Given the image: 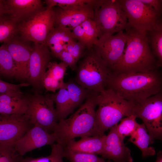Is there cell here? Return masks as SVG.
<instances>
[{
	"mask_svg": "<svg viewBox=\"0 0 162 162\" xmlns=\"http://www.w3.org/2000/svg\"><path fill=\"white\" fill-rule=\"evenodd\" d=\"M106 88H110L124 99L137 104L162 91V74L158 69L130 74L111 71Z\"/></svg>",
	"mask_w": 162,
	"mask_h": 162,
	"instance_id": "6da1fadb",
	"label": "cell"
},
{
	"mask_svg": "<svg viewBox=\"0 0 162 162\" xmlns=\"http://www.w3.org/2000/svg\"><path fill=\"white\" fill-rule=\"evenodd\" d=\"M99 93L93 91L69 118L58 121L52 133L56 142L63 148L75 138L99 136L104 134L98 125L95 115Z\"/></svg>",
	"mask_w": 162,
	"mask_h": 162,
	"instance_id": "7a4b0ae2",
	"label": "cell"
},
{
	"mask_svg": "<svg viewBox=\"0 0 162 162\" xmlns=\"http://www.w3.org/2000/svg\"><path fill=\"white\" fill-rule=\"evenodd\" d=\"M127 41L120 61L110 69L116 73L146 72L159 68L149 44L147 32L128 24L125 29Z\"/></svg>",
	"mask_w": 162,
	"mask_h": 162,
	"instance_id": "3957f363",
	"label": "cell"
},
{
	"mask_svg": "<svg viewBox=\"0 0 162 162\" xmlns=\"http://www.w3.org/2000/svg\"><path fill=\"white\" fill-rule=\"evenodd\" d=\"M79 62L75 81L84 88L100 92L106 87L111 70L95 45L86 49Z\"/></svg>",
	"mask_w": 162,
	"mask_h": 162,
	"instance_id": "277c9868",
	"label": "cell"
},
{
	"mask_svg": "<svg viewBox=\"0 0 162 162\" xmlns=\"http://www.w3.org/2000/svg\"><path fill=\"white\" fill-rule=\"evenodd\" d=\"M136 104L124 99L112 89L105 88L99 93L97 98L98 108L95 115L99 128L104 133L124 117L135 115Z\"/></svg>",
	"mask_w": 162,
	"mask_h": 162,
	"instance_id": "5b68a950",
	"label": "cell"
},
{
	"mask_svg": "<svg viewBox=\"0 0 162 162\" xmlns=\"http://www.w3.org/2000/svg\"><path fill=\"white\" fill-rule=\"evenodd\" d=\"M27 96L25 114L34 125L52 133L58 122L54 102L50 95L36 93Z\"/></svg>",
	"mask_w": 162,
	"mask_h": 162,
	"instance_id": "8992f818",
	"label": "cell"
},
{
	"mask_svg": "<svg viewBox=\"0 0 162 162\" xmlns=\"http://www.w3.org/2000/svg\"><path fill=\"white\" fill-rule=\"evenodd\" d=\"M93 20L96 24L99 37L123 31L128 25L126 15L118 0H104L94 10Z\"/></svg>",
	"mask_w": 162,
	"mask_h": 162,
	"instance_id": "52a82bcc",
	"label": "cell"
},
{
	"mask_svg": "<svg viewBox=\"0 0 162 162\" xmlns=\"http://www.w3.org/2000/svg\"><path fill=\"white\" fill-rule=\"evenodd\" d=\"M125 13L128 24L148 32L162 27L161 14L140 0H118Z\"/></svg>",
	"mask_w": 162,
	"mask_h": 162,
	"instance_id": "ba28073f",
	"label": "cell"
},
{
	"mask_svg": "<svg viewBox=\"0 0 162 162\" xmlns=\"http://www.w3.org/2000/svg\"><path fill=\"white\" fill-rule=\"evenodd\" d=\"M55 20L53 8H46L29 20L19 23L18 33L24 41H32L46 45L47 36L54 27Z\"/></svg>",
	"mask_w": 162,
	"mask_h": 162,
	"instance_id": "9c48e42d",
	"label": "cell"
},
{
	"mask_svg": "<svg viewBox=\"0 0 162 162\" xmlns=\"http://www.w3.org/2000/svg\"><path fill=\"white\" fill-rule=\"evenodd\" d=\"M135 115L143 122L151 144L162 138V91L137 104Z\"/></svg>",
	"mask_w": 162,
	"mask_h": 162,
	"instance_id": "30bf717a",
	"label": "cell"
},
{
	"mask_svg": "<svg viewBox=\"0 0 162 162\" xmlns=\"http://www.w3.org/2000/svg\"><path fill=\"white\" fill-rule=\"evenodd\" d=\"M99 6L92 4L53 8L55 15L54 26L67 27L71 30L88 19H93L94 11Z\"/></svg>",
	"mask_w": 162,
	"mask_h": 162,
	"instance_id": "8fae6325",
	"label": "cell"
},
{
	"mask_svg": "<svg viewBox=\"0 0 162 162\" xmlns=\"http://www.w3.org/2000/svg\"><path fill=\"white\" fill-rule=\"evenodd\" d=\"M29 64V76L27 80L35 88L44 87L43 77L52 56L46 45L34 43Z\"/></svg>",
	"mask_w": 162,
	"mask_h": 162,
	"instance_id": "7c38bea8",
	"label": "cell"
},
{
	"mask_svg": "<svg viewBox=\"0 0 162 162\" xmlns=\"http://www.w3.org/2000/svg\"><path fill=\"white\" fill-rule=\"evenodd\" d=\"M1 115L0 142L13 145L34 126L25 114Z\"/></svg>",
	"mask_w": 162,
	"mask_h": 162,
	"instance_id": "4fadbf2b",
	"label": "cell"
},
{
	"mask_svg": "<svg viewBox=\"0 0 162 162\" xmlns=\"http://www.w3.org/2000/svg\"><path fill=\"white\" fill-rule=\"evenodd\" d=\"M127 41L123 31L115 35H104L100 37L96 45L103 60L110 68L117 64L123 56Z\"/></svg>",
	"mask_w": 162,
	"mask_h": 162,
	"instance_id": "5bb4252c",
	"label": "cell"
},
{
	"mask_svg": "<svg viewBox=\"0 0 162 162\" xmlns=\"http://www.w3.org/2000/svg\"><path fill=\"white\" fill-rule=\"evenodd\" d=\"M6 45L15 63L16 70L15 78L27 80L29 76V64L32 46L15 36L7 42Z\"/></svg>",
	"mask_w": 162,
	"mask_h": 162,
	"instance_id": "9a60e30c",
	"label": "cell"
},
{
	"mask_svg": "<svg viewBox=\"0 0 162 162\" xmlns=\"http://www.w3.org/2000/svg\"><path fill=\"white\" fill-rule=\"evenodd\" d=\"M56 141L53 133H50L42 128L34 125L13 146L16 152L22 156L34 149L47 145L51 146Z\"/></svg>",
	"mask_w": 162,
	"mask_h": 162,
	"instance_id": "2e32d148",
	"label": "cell"
},
{
	"mask_svg": "<svg viewBox=\"0 0 162 162\" xmlns=\"http://www.w3.org/2000/svg\"><path fill=\"white\" fill-rule=\"evenodd\" d=\"M4 2L7 14L17 24L46 9L40 0H5Z\"/></svg>",
	"mask_w": 162,
	"mask_h": 162,
	"instance_id": "e0dca14e",
	"label": "cell"
},
{
	"mask_svg": "<svg viewBox=\"0 0 162 162\" xmlns=\"http://www.w3.org/2000/svg\"><path fill=\"white\" fill-rule=\"evenodd\" d=\"M117 125L110 129L100 155L102 158L112 160L114 162H133L130 150L125 146L124 140L117 132Z\"/></svg>",
	"mask_w": 162,
	"mask_h": 162,
	"instance_id": "ac0fdd59",
	"label": "cell"
},
{
	"mask_svg": "<svg viewBox=\"0 0 162 162\" xmlns=\"http://www.w3.org/2000/svg\"><path fill=\"white\" fill-rule=\"evenodd\" d=\"M106 135L81 137L79 140H73L68 143L64 149L80 153L100 155L103 149Z\"/></svg>",
	"mask_w": 162,
	"mask_h": 162,
	"instance_id": "d6986e66",
	"label": "cell"
},
{
	"mask_svg": "<svg viewBox=\"0 0 162 162\" xmlns=\"http://www.w3.org/2000/svg\"><path fill=\"white\" fill-rule=\"evenodd\" d=\"M74 40L70 28L54 26L47 36L46 45L50 50L52 57L57 58L63 50V45Z\"/></svg>",
	"mask_w": 162,
	"mask_h": 162,
	"instance_id": "ffe728a7",
	"label": "cell"
},
{
	"mask_svg": "<svg viewBox=\"0 0 162 162\" xmlns=\"http://www.w3.org/2000/svg\"><path fill=\"white\" fill-rule=\"evenodd\" d=\"M128 141L133 143L140 149L143 158L153 156L156 154L155 148L149 146L151 144L150 136L143 123H137L136 130L130 136Z\"/></svg>",
	"mask_w": 162,
	"mask_h": 162,
	"instance_id": "44dd1931",
	"label": "cell"
},
{
	"mask_svg": "<svg viewBox=\"0 0 162 162\" xmlns=\"http://www.w3.org/2000/svg\"><path fill=\"white\" fill-rule=\"evenodd\" d=\"M50 95L56 104L58 121L66 118L72 114L69 95L65 82L57 93Z\"/></svg>",
	"mask_w": 162,
	"mask_h": 162,
	"instance_id": "7402d4cb",
	"label": "cell"
},
{
	"mask_svg": "<svg viewBox=\"0 0 162 162\" xmlns=\"http://www.w3.org/2000/svg\"><path fill=\"white\" fill-rule=\"evenodd\" d=\"M65 83L68 92L70 110L73 113L77 107L82 105L83 101L86 100L93 91L83 88L72 79Z\"/></svg>",
	"mask_w": 162,
	"mask_h": 162,
	"instance_id": "603a6c76",
	"label": "cell"
},
{
	"mask_svg": "<svg viewBox=\"0 0 162 162\" xmlns=\"http://www.w3.org/2000/svg\"><path fill=\"white\" fill-rule=\"evenodd\" d=\"M16 66L4 44L0 46V76L7 78L15 77Z\"/></svg>",
	"mask_w": 162,
	"mask_h": 162,
	"instance_id": "cb8c5ba5",
	"label": "cell"
},
{
	"mask_svg": "<svg viewBox=\"0 0 162 162\" xmlns=\"http://www.w3.org/2000/svg\"><path fill=\"white\" fill-rule=\"evenodd\" d=\"M152 52L157 59L159 68L162 65V27L147 32Z\"/></svg>",
	"mask_w": 162,
	"mask_h": 162,
	"instance_id": "d4e9b609",
	"label": "cell"
},
{
	"mask_svg": "<svg viewBox=\"0 0 162 162\" xmlns=\"http://www.w3.org/2000/svg\"><path fill=\"white\" fill-rule=\"evenodd\" d=\"M17 25L7 14L0 16V43H5L16 35Z\"/></svg>",
	"mask_w": 162,
	"mask_h": 162,
	"instance_id": "484cf974",
	"label": "cell"
},
{
	"mask_svg": "<svg viewBox=\"0 0 162 162\" xmlns=\"http://www.w3.org/2000/svg\"><path fill=\"white\" fill-rule=\"evenodd\" d=\"M83 29L86 42V49H89L96 45L99 37L96 24L91 19L86 20L81 24Z\"/></svg>",
	"mask_w": 162,
	"mask_h": 162,
	"instance_id": "4316f807",
	"label": "cell"
},
{
	"mask_svg": "<svg viewBox=\"0 0 162 162\" xmlns=\"http://www.w3.org/2000/svg\"><path fill=\"white\" fill-rule=\"evenodd\" d=\"M51 146V152L48 156L38 158L27 157L24 158L23 162H64L63 147L58 143Z\"/></svg>",
	"mask_w": 162,
	"mask_h": 162,
	"instance_id": "83f0119b",
	"label": "cell"
},
{
	"mask_svg": "<svg viewBox=\"0 0 162 162\" xmlns=\"http://www.w3.org/2000/svg\"><path fill=\"white\" fill-rule=\"evenodd\" d=\"M135 115H133L123 118L119 124L116 127V130L119 135L123 140L130 136L136 130L138 123Z\"/></svg>",
	"mask_w": 162,
	"mask_h": 162,
	"instance_id": "f1b7e54d",
	"label": "cell"
},
{
	"mask_svg": "<svg viewBox=\"0 0 162 162\" xmlns=\"http://www.w3.org/2000/svg\"><path fill=\"white\" fill-rule=\"evenodd\" d=\"M23 159L13 145L0 142V162H23Z\"/></svg>",
	"mask_w": 162,
	"mask_h": 162,
	"instance_id": "f546056e",
	"label": "cell"
},
{
	"mask_svg": "<svg viewBox=\"0 0 162 162\" xmlns=\"http://www.w3.org/2000/svg\"><path fill=\"white\" fill-rule=\"evenodd\" d=\"M63 155L70 162H106L97 154L75 152L65 149Z\"/></svg>",
	"mask_w": 162,
	"mask_h": 162,
	"instance_id": "4dcf8cb0",
	"label": "cell"
},
{
	"mask_svg": "<svg viewBox=\"0 0 162 162\" xmlns=\"http://www.w3.org/2000/svg\"><path fill=\"white\" fill-rule=\"evenodd\" d=\"M46 8H50L57 6L59 7L81 5L85 4L100 6L102 0H46Z\"/></svg>",
	"mask_w": 162,
	"mask_h": 162,
	"instance_id": "1f68e13d",
	"label": "cell"
},
{
	"mask_svg": "<svg viewBox=\"0 0 162 162\" xmlns=\"http://www.w3.org/2000/svg\"><path fill=\"white\" fill-rule=\"evenodd\" d=\"M0 102L13 105L27 107V96L21 91L0 94Z\"/></svg>",
	"mask_w": 162,
	"mask_h": 162,
	"instance_id": "d6a6232c",
	"label": "cell"
},
{
	"mask_svg": "<svg viewBox=\"0 0 162 162\" xmlns=\"http://www.w3.org/2000/svg\"><path fill=\"white\" fill-rule=\"evenodd\" d=\"M68 67V65L62 62L58 63L56 62L51 61L48 65L46 71L50 75L52 81L55 80L63 81Z\"/></svg>",
	"mask_w": 162,
	"mask_h": 162,
	"instance_id": "836d02e7",
	"label": "cell"
},
{
	"mask_svg": "<svg viewBox=\"0 0 162 162\" xmlns=\"http://www.w3.org/2000/svg\"><path fill=\"white\" fill-rule=\"evenodd\" d=\"M86 49L84 45L79 42H76L74 40L67 44L66 50L70 53L78 62L82 57Z\"/></svg>",
	"mask_w": 162,
	"mask_h": 162,
	"instance_id": "e575fe53",
	"label": "cell"
},
{
	"mask_svg": "<svg viewBox=\"0 0 162 162\" xmlns=\"http://www.w3.org/2000/svg\"><path fill=\"white\" fill-rule=\"evenodd\" d=\"M26 107L13 105L0 102V114L9 115L15 114H25Z\"/></svg>",
	"mask_w": 162,
	"mask_h": 162,
	"instance_id": "d590c367",
	"label": "cell"
},
{
	"mask_svg": "<svg viewBox=\"0 0 162 162\" xmlns=\"http://www.w3.org/2000/svg\"><path fill=\"white\" fill-rule=\"evenodd\" d=\"M28 83L19 84L10 83L0 80V94H3L20 90L21 88L29 86Z\"/></svg>",
	"mask_w": 162,
	"mask_h": 162,
	"instance_id": "8d00e7d4",
	"label": "cell"
},
{
	"mask_svg": "<svg viewBox=\"0 0 162 162\" xmlns=\"http://www.w3.org/2000/svg\"><path fill=\"white\" fill-rule=\"evenodd\" d=\"M57 58L66 64L72 70H76L77 62L73 56L67 50H63Z\"/></svg>",
	"mask_w": 162,
	"mask_h": 162,
	"instance_id": "74e56055",
	"label": "cell"
},
{
	"mask_svg": "<svg viewBox=\"0 0 162 162\" xmlns=\"http://www.w3.org/2000/svg\"><path fill=\"white\" fill-rule=\"evenodd\" d=\"M71 31L74 39L77 40L78 42L84 45L86 48V42L85 34L81 24L75 27Z\"/></svg>",
	"mask_w": 162,
	"mask_h": 162,
	"instance_id": "f35d334b",
	"label": "cell"
},
{
	"mask_svg": "<svg viewBox=\"0 0 162 162\" xmlns=\"http://www.w3.org/2000/svg\"><path fill=\"white\" fill-rule=\"evenodd\" d=\"M140 1L152 8L158 13L162 14V0H140Z\"/></svg>",
	"mask_w": 162,
	"mask_h": 162,
	"instance_id": "ab89813d",
	"label": "cell"
},
{
	"mask_svg": "<svg viewBox=\"0 0 162 162\" xmlns=\"http://www.w3.org/2000/svg\"><path fill=\"white\" fill-rule=\"evenodd\" d=\"M4 1V0H0V16L7 14Z\"/></svg>",
	"mask_w": 162,
	"mask_h": 162,
	"instance_id": "60d3db41",
	"label": "cell"
},
{
	"mask_svg": "<svg viewBox=\"0 0 162 162\" xmlns=\"http://www.w3.org/2000/svg\"><path fill=\"white\" fill-rule=\"evenodd\" d=\"M157 158L155 162H162V153L161 151L158 152Z\"/></svg>",
	"mask_w": 162,
	"mask_h": 162,
	"instance_id": "b9f144b4",
	"label": "cell"
},
{
	"mask_svg": "<svg viewBox=\"0 0 162 162\" xmlns=\"http://www.w3.org/2000/svg\"><path fill=\"white\" fill-rule=\"evenodd\" d=\"M107 162H111V161L110 160H108Z\"/></svg>",
	"mask_w": 162,
	"mask_h": 162,
	"instance_id": "7bdbcfd3",
	"label": "cell"
},
{
	"mask_svg": "<svg viewBox=\"0 0 162 162\" xmlns=\"http://www.w3.org/2000/svg\"><path fill=\"white\" fill-rule=\"evenodd\" d=\"M1 115L0 114V119H1Z\"/></svg>",
	"mask_w": 162,
	"mask_h": 162,
	"instance_id": "ee69618b",
	"label": "cell"
}]
</instances>
